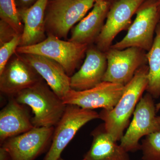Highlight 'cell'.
<instances>
[{"instance_id": "21", "label": "cell", "mask_w": 160, "mask_h": 160, "mask_svg": "<svg viewBox=\"0 0 160 160\" xmlns=\"http://www.w3.org/2000/svg\"><path fill=\"white\" fill-rule=\"evenodd\" d=\"M142 141L140 150L142 160H160V130L146 136Z\"/></svg>"}, {"instance_id": "7", "label": "cell", "mask_w": 160, "mask_h": 160, "mask_svg": "<svg viewBox=\"0 0 160 160\" xmlns=\"http://www.w3.org/2000/svg\"><path fill=\"white\" fill-rule=\"evenodd\" d=\"M156 112L153 98L146 93L137 105L132 121L120 141V145L127 152L140 150V139L160 130Z\"/></svg>"}, {"instance_id": "8", "label": "cell", "mask_w": 160, "mask_h": 160, "mask_svg": "<svg viewBox=\"0 0 160 160\" xmlns=\"http://www.w3.org/2000/svg\"><path fill=\"white\" fill-rule=\"evenodd\" d=\"M54 130V127H34L7 139L1 146L8 152L9 160H35L49 149Z\"/></svg>"}, {"instance_id": "26", "label": "cell", "mask_w": 160, "mask_h": 160, "mask_svg": "<svg viewBox=\"0 0 160 160\" xmlns=\"http://www.w3.org/2000/svg\"><path fill=\"white\" fill-rule=\"evenodd\" d=\"M156 109L157 112L160 110V102L158 103V104H156Z\"/></svg>"}, {"instance_id": "20", "label": "cell", "mask_w": 160, "mask_h": 160, "mask_svg": "<svg viewBox=\"0 0 160 160\" xmlns=\"http://www.w3.org/2000/svg\"><path fill=\"white\" fill-rule=\"evenodd\" d=\"M0 18L9 24L18 34H22L23 25L16 0H0Z\"/></svg>"}, {"instance_id": "25", "label": "cell", "mask_w": 160, "mask_h": 160, "mask_svg": "<svg viewBox=\"0 0 160 160\" xmlns=\"http://www.w3.org/2000/svg\"><path fill=\"white\" fill-rule=\"evenodd\" d=\"M9 157L6 149L1 146L0 148V160H9Z\"/></svg>"}, {"instance_id": "13", "label": "cell", "mask_w": 160, "mask_h": 160, "mask_svg": "<svg viewBox=\"0 0 160 160\" xmlns=\"http://www.w3.org/2000/svg\"><path fill=\"white\" fill-rule=\"evenodd\" d=\"M107 66L106 52L97 46H88L82 65L70 77L71 89L82 91L97 86L103 82Z\"/></svg>"}, {"instance_id": "6", "label": "cell", "mask_w": 160, "mask_h": 160, "mask_svg": "<svg viewBox=\"0 0 160 160\" xmlns=\"http://www.w3.org/2000/svg\"><path fill=\"white\" fill-rule=\"evenodd\" d=\"M98 118L99 114L94 110L67 105L63 116L54 127L51 145L43 160H58L78 131L86 123Z\"/></svg>"}, {"instance_id": "14", "label": "cell", "mask_w": 160, "mask_h": 160, "mask_svg": "<svg viewBox=\"0 0 160 160\" xmlns=\"http://www.w3.org/2000/svg\"><path fill=\"white\" fill-rule=\"evenodd\" d=\"M18 54L37 71L62 99L71 89L70 77L59 63L38 55Z\"/></svg>"}, {"instance_id": "17", "label": "cell", "mask_w": 160, "mask_h": 160, "mask_svg": "<svg viewBox=\"0 0 160 160\" xmlns=\"http://www.w3.org/2000/svg\"><path fill=\"white\" fill-rule=\"evenodd\" d=\"M49 0H38L25 9H18L23 25L20 46H32L46 39L45 12Z\"/></svg>"}, {"instance_id": "9", "label": "cell", "mask_w": 160, "mask_h": 160, "mask_svg": "<svg viewBox=\"0 0 160 160\" xmlns=\"http://www.w3.org/2000/svg\"><path fill=\"white\" fill-rule=\"evenodd\" d=\"M106 54L107 66L103 82L125 86L138 69L147 63L144 50L136 47L123 49L110 48Z\"/></svg>"}, {"instance_id": "2", "label": "cell", "mask_w": 160, "mask_h": 160, "mask_svg": "<svg viewBox=\"0 0 160 160\" xmlns=\"http://www.w3.org/2000/svg\"><path fill=\"white\" fill-rule=\"evenodd\" d=\"M12 97L19 103L31 108L34 127H55L67 106L43 80Z\"/></svg>"}, {"instance_id": "1", "label": "cell", "mask_w": 160, "mask_h": 160, "mask_svg": "<svg viewBox=\"0 0 160 160\" xmlns=\"http://www.w3.org/2000/svg\"><path fill=\"white\" fill-rule=\"evenodd\" d=\"M148 70L147 65L140 67L125 86L122 95L114 108L109 111L102 109L99 113V118L104 121L106 131L116 142L121 141L122 138L129 119L146 90Z\"/></svg>"}, {"instance_id": "11", "label": "cell", "mask_w": 160, "mask_h": 160, "mask_svg": "<svg viewBox=\"0 0 160 160\" xmlns=\"http://www.w3.org/2000/svg\"><path fill=\"white\" fill-rule=\"evenodd\" d=\"M144 0H118L109 9L106 23L96 41V46L106 52L112 46L119 32L129 29L132 18L144 2Z\"/></svg>"}, {"instance_id": "22", "label": "cell", "mask_w": 160, "mask_h": 160, "mask_svg": "<svg viewBox=\"0 0 160 160\" xmlns=\"http://www.w3.org/2000/svg\"><path fill=\"white\" fill-rule=\"evenodd\" d=\"M22 34H17L9 42L0 45V73L4 70L6 65L17 49L20 46Z\"/></svg>"}, {"instance_id": "28", "label": "cell", "mask_w": 160, "mask_h": 160, "mask_svg": "<svg viewBox=\"0 0 160 160\" xmlns=\"http://www.w3.org/2000/svg\"><path fill=\"white\" fill-rule=\"evenodd\" d=\"M158 4L159 9L160 11V0H159L158 2Z\"/></svg>"}, {"instance_id": "3", "label": "cell", "mask_w": 160, "mask_h": 160, "mask_svg": "<svg viewBox=\"0 0 160 160\" xmlns=\"http://www.w3.org/2000/svg\"><path fill=\"white\" fill-rule=\"evenodd\" d=\"M96 0H51L45 12L47 36L66 38L73 26L92 9Z\"/></svg>"}, {"instance_id": "4", "label": "cell", "mask_w": 160, "mask_h": 160, "mask_svg": "<svg viewBox=\"0 0 160 160\" xmlns=\"http://www.w3.org/2000/svg\"><path fill=\"white\" fill-rule=\"evenodd\" d=\"M88 46L49 35L46 39L38 44L19 46L16 52L38 55L51 59L62 66L70 77L74 74L80 61L86 54Z\"/></svg>"}, {"instance_id": "19", "label": "cell", "mask_w": 160, "mask_h": 160, "mask_svg": "<svg viewBox=\"0 0 160 160\" xmlns=\"http://www.w3.org/2000/svg\"><path fill=\"white\" fill-rule=\"evenodd\" d=\"M148 64L146 91L152 98L160 97V23L158 24L152 46L146 53Z\"/></svg>"}, {"instance_id": "27", "label": "cell", "mask_w": 160, "mask_h": 160, "mask_svg": "<svg viewBox=\"0 0 160 160\" xmlns=\"http://www.w3.org/2000/svg\"><path fill=\"white\" fill-rule=\"evenodd\" d=\"M157 119L158 122L159 124L160 125V116L157 117Z\"/></svg>"}, {"instance_id": "29", "label": "cell", "mask_w": 160, "mask_h": 160, "mask_svg": "<svg viewBox=\"0 0 160 160\" xmlns=\"http://www.w3.org/2000/svg\"><path fill=\"white\" fill-rule=\"evenodd\" d=\"M58 160H66L65 159H63L62 158H60ZM85 160V159H83V160Z\"/></svg>"}, {"instance_id": "30", "label": "cell", "mask_w": 160, "mask_h": 160, "mask_svg": "<svg viewBox=\"0 0 160 160\" xmlns=\"http://www.w3.org/2000/svg\"><path fill=\"white\" fill-rule=\"evenodd\" d=\"M105 1H108V2H109V1H110V0H105Z\"/></svg>"}, {"instance_id": "23", "label": "cell", "mask_w": 160, "mask_h": 160, "mask_svg": "<svg viewBox=\"0 0 160 160\" xmlns=\"http://www.w3.org/2000/svg\"><path fill=\"white\" fill-rule=\"evenodd\" d=\"M18 34L9 24L3 20L0 21V45L9 42Z\"/></svg>"}, {"instance_id": "10", "label": "cell", "mask_w": 160, "mask_h": 160, "mask_svg": "<svg viewBox=\"0 0 160 160\" xmlns=\"http://www.w3.org/2000/svg\"><path fill=\"white\" fill-rule=\"evenodd\" d=\"M125 88V86L120 84L102 82L93 88L82 91L71 89L62 100L66 105L90 110L102 108L109 111L117 104Z\"/></svg>"}, {"instance_id": "12", "label": "cell", "mask_w": 160, "mask_h": 160, "mask_svg": "<svg viewBox=\"0 0 160 160\" xmlns=\"http://www.w3.org/2000/svg\"><path fill=\"white\" fill-rule=\"evenodd\" d=\"M43 80L37 71L16 52L0 73V90L9 97Z\"/></svg>"}, {"instance_id": "15", "label": "cell", "mask_w": 160, "mask_h": 160, "mask_svg": "<svg viewBox=\"0 0 160 160\" xmlns=\"http://www.w3.org/2000/svg\"><path fill=\"white\" fill-rule=\"evenodd\" d=\"M26 105L19 103L13 97L0 112V142L34 128Z\"/></svg>"}, {"instance_id": "16", "label": "cell", "mask_w": 160, "mask_h": 160, "mask_svg": "<svg viewBox=\"0 0 160 160\" xmlns=\"http://www.w3.org/2000/svg\"><path fill=\"white\" fill-rule=\"evenodd\" d=\"M109 10V2L96 0L89 14L72 29L69 41L88 46L95 42L102 29Z\"/></svg>"}, {"instance_id": "18", "label": "cell", "mask_w": 160, "mask_h": 160, "mask_svg": "<svg viewBox=\"0 0 160 160\" xmlns=\"http://www.w3.org/2000/svg\"><path fill=\"white\" fill-rule=\"evenodd\" d=\"M93 140L85 160H130L128 152L107 132L104 123L92 132Z\"/></svg>"}, {"instance_id": "5", "label": "cell", "mask_w": 160, "mask_h": 160, "mask_svg": "<svg viewBox=\"0 0 160 160\" xmlns=\"http://www.w3.org/2000/svg\"><path fill=\"white\" fill-rule=\"evenodd\" d=\"M141 6L136 12L135 19L129 26L126 36L110 48L123 49L136 47L147 52L150 49L159 23L160 11L158 2Z\"/></svg>"}, {"instance_id": "24", "label": "cell", "mask_w": 160, "mask_h": 160, "mask_svg": "<svg viewBox=\"0 0 160 160\" xmlns=\"http://www.w3.org/2000/svg\"><path fill=\"white\" fill-rule=\"evenodd\" d=\"M18 9L28 8L34 4L38 0H16Z\"/></svg>"}]
</instances>
